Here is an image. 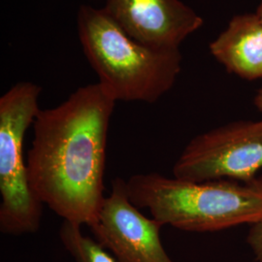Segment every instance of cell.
Instances as JSON below:
<instances>
[{"label": "cell", "instance_id": "4", "mask_svg": "<svg viewBox=\"0 0 262 262\" xmlns=\"http://www.w3.org/2000/svg\"><path fill=\"white\" fill-rule=\"evenodd\" d=\"M40 85L14 84L0 97V231L10 236L36 233L43 205L28 182L24 143L40 111Z\"/></svg>", "mask_w": 262, "mask_h": 262}, {"label": "cell", "instance_id": "6", "mask_svg": "<svg viewBox=\"0 0 262 262\" xmlns=\"http://www.w3.org/2000/svg\"><path fill=\"white\" fill-rule=\"evenodd\" d=\"M162 226L141 213L128 197L126 181L116 178L96 221L89 228L118 262H174L160 239Z\"/></svg>", "mask_w": 262, "mask_h": 262}, {"label": "cell", "instance_id": "2", "mask_svg": "<svg viewBox=\"0 0 262 262\" xmlns=\"http://www.w3.org/2000/svg\"><path fill=\"white\" fill-rule=\"evenodd\" d=\"M84 56L116 101L155 103L182 71L180 49H162L131 37L103 8L82 5L77 16Z\"/></svg>", "mask_w": 262, "mask_h": 262}, {"label": "cell", "instance_id": "11", "mask_svg": "<svg viewBox=\"0 0 262 262\" xmlns=\"http://www.w3.org/2000/svg\"><path fill=\"white\" fill-rule=\"evenodd\" d=\"M253 104L258 109V111L262 113V88L260 90H258L257 94L254 96Z\"/></svg>", "mask_w": 262, "mask_h": 262}, {"label": "cell", "instance_id": "5", "mask_svg": "<svg viewBox=\"0 0 262 262\" xmlns=\"http://www.w3.org/2000/svg\"><path fill=\"white\" fill-rule=\"evenodd\" d=\"M262 168V120L219 126L189 141L173 166L175 178L190 182L255 179Z\"/></svg>", "mask_w": 262, "mask_h": 262}, {"label": "cell", "instance_id": "8", "mask_svg": "<svg viewBox=\"0 0 262 262\" xmlns=\"http://www.w3.org/2000/svg\"><path fill=\"white\" fill-rule=\"evenodd\" d=\"M209 50L228 73L248 81L261 79V19L255 12L235 15Z\"/></svg>", "mask_w": 262, "mask_h": 262}, {"label": "cell", "instance_id": "3", "mask_svg": "<svg viewBox=\"0 0 262 262\" xmlns=\"http://www.w3.org/2000/svg\"><path fill=\"white\" fill-rule=\"evenodd\" d=\"M126 188L138 209L185 231L215 232L262 221V179L190 182L150 172L131 176Z\"/></svg>", "mask_w": 262, "mask_h": 262}, {"label": "cell", "instance_id": "12", "mask_svg": "<svg viewBox=\"0 0 262 262\" xmlns=\"http://www.w3.org/2000/svg\"><path fill=\"white\" fill-rule=\"evenodd\" d=\"M255 13H256V15L259 17V19L262 20V0H259V3H258V6H257V8H256Z\"/></svg>", "mask_w": 262, "mask_h": 262}, {"label": "cell", "instance_id": "7", "mask_svg": "<svg viewBox=\"0 0 262 262\" xmlns=\"http://www.w3.org/2000/svg\"><path fill=\"white\" fill-rule=\"evenodd\" d=\"M104 11L143 44L180 49L204 20L182 0H106Z\"/></svg>", "mask_w": 262, "mask_h": 262}, {"label": "cell", "instance_id": "10", "mask_svg": "<svg viewBox=\"0 0 262 262\" xmlns=\"http://www.w3.org/2000/svg\"><path fill=\"white\" fill-rule=\"evenodd\" d=\"M248 243L253 250L256 261L262 262V221L252 226L248 236Z\"/></svg>", "mask_w": 262, "mask_h": 262}, {"label": "cell", "instance_id": "9", "mask_svg": "<svg viewBox=\"0 0 262 262\" xmlns=\"http://www.w3.org/2000/svg\"><path fill=\"white\" fill-rule=\"evenodd\" d=\"M58 235L76 262H118L95 239L83 234L82 225L63 221Z\"/></svg>", "mask_w": 262, "mask_h": 262}, {"label": "cell", "instance_id": "1", "mask_svg": "<svg viewBox=\"0 0 262 262\" xmlns=\"http://www.w3.org/2000/svg\"><path fill=\"white\" fill-rule=\"evenodd\" d=\"M117 101L99 83L38 113L28 150V182L42 205L91 226L104 198L108 131Z\"/></svg>", "mask_w": 262, "mask_h": 262}]
</instances>
